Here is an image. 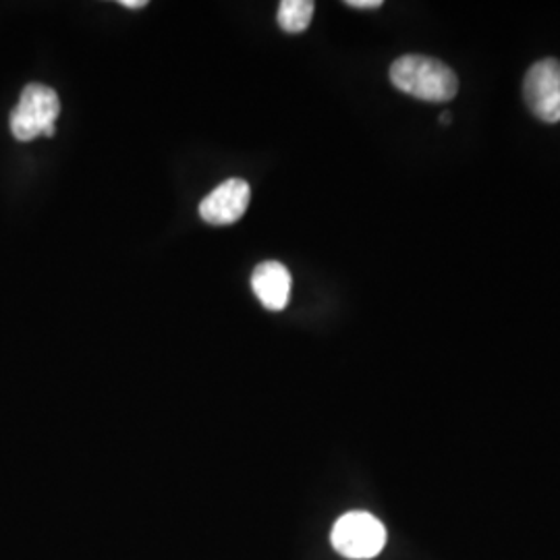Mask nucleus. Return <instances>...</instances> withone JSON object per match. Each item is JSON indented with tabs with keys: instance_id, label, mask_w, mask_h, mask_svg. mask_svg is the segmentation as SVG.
Wrapping results in <instances>:
<instances>
[{
	"instance_id": "nucleus-1",
	"label": "nucleus",
	"mask_w": 560,
	"mask_h": 560,
	"mask_svg": "<svg viewBox=\"0 0 560 560\" xmlns=\"http://www.w3.org/2000/svg\"><path fill=\"white\" fill-rule=\"evenodd\" d=\"M393 85L418 101L448 102L457 96L459 81L442 60L421 55H405L390 65Z\"/></svg>"
},
{
	"instance_id": "nucleus-2",
	"label": "nucleus",
	"mask_w": 560,
	"mask_h": 560,
	"mask_svg": "<svg viewBox=\"0 0 560 560\" xmlns=\"http://www.w3.org/2000/svg\"><path fill=\"white\" fill-rule=\"evenodd\" d=\"M60 115L57 92L42 83H30L21 92L20 104L11 113V133L20 141H32L40 136L52 138Z\"/></svg>"
},
{
	"instance_id": "nucleus-3",
	"label": "nucleus",
	"mask_w": 560,
	"mask_h": 560,
	"mask_svg": "<svg viewBox=\"0 0 560 560\" xmlns=\"http://www.w3.org/2000/svg\"><path fill=\"white\" fill-rule=\"evenodd\" d=\"M386 544V529L370 513L353 511L342 515L332 529V546L345 559L368 560L378 557Z\"/></svg>"
},
{
	"instance_id": "nucleus-4",
	"label": "nucleus",
	"mask_w": 560,
	"mask_h": 560,
	"mask_svg": "<svg viewBox=\"0 0 560 560\" xmlns=\"http://www.w3.org/2000/svg\"><path fill=\"white\" fill-rule=\"evenodd\" d=\"M523 98L538 119L560 122V60H538L523 80Z\"/></svg>"
},
{
	"instance_id": "nucleus-5",
	"label": "nucleus",
	"mask_w": 560,
	"mask_h": 560,
	"mask_svg": "<svg viewBox=\"0 0 560 560\" xmlns=\"http://www.w3.org/2000/svg\"><path fill=\"white\" fill-rule=\"evenodd\" d=\"M252 200V189L247 180L229 179L210 191L200 203V217L208 224H233L241 221Z\"/></svg>"
},
{
	"instance_id": "nucleus-6",
	"label": "nucleus",
	"mask_w": 560,
	"mask_h": 560,
	"mask_svg": "<svg viewBox=\"0 0 560 560\" xmlns=\"http://www.w3.org/2000/svg\"><path fill=\"white\" fill-rule=\"evenodd\" d=\"M291 287V272L280 261H261L252 275V289L261 305L270 312H280L289 305Z\"/></svg>"
},
{
	"instance_id": "nucleus-7",
	"label": "nucleus",
	"mask_w": 560,
	"mask_h": 560,
	"mask_svg": "<svg viewBox=\"0 0 560 560\" xmlns=\"http://www.w3.org/2000/svg\"><path fill=\"white\" fill-rule=\"evenodd\" d=\"M316 4L312 0H282L279 7V25L289 34L305 32L312 23Z\"/></svg>"
},
{
	"instance_id": "nucleus-8",
	"label": "nucleus",
	"mask_w": 560,
	"mask_h": 560,
	"mask_svg": "<svg viewBox=\"0 0 560 560\" xmlns=\"http://www.w3.org/2000/svg\"><path fill=\"white\" fill-rule=\"evenodd\" d=\"M347 7H353V9H381L382 0H347Z\"/></svg>"
},
{
	"instance_id": "nucleus-9",
	"label": "nucleus",
	"mask_w": 560,
	"mask_h": 560,
	"mask_svg": "<svg viewBox=\"0 0 560 560\" xmlns=\"http://www.w3.org/2000/svg\"><path fill=\"white\" fill-rule=\"evenodd\" d=\"M145 4H148L145 0H120V7H125V9H133V11L143 9Z\"/></svg>"
},
{
	"instance_id": "nucleus-10",
	"label": "nucleus",
	"mask_w": 560,
	"mask_h": 560,
	"mask_svg": "<svg viewBox=\"0 0 560 560\" xmlns=\"http://www.w3.org/2000/svg\"><path fill=\"white\" fill-rule=\"evenodd\" d=\"M441 122L442 125H448L451 122V113H442Z\"/></svg>"
}]
</instances>
